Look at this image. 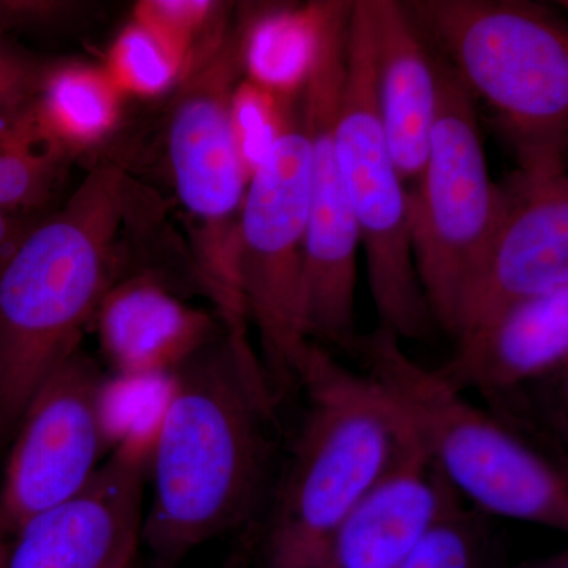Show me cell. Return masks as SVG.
I'll return each instance as SVG.
<instances>
[{
    "label": "cell",
    "instance_id": "cell-20",
    "mask_svg": "<svg viewBox=\"0 0 568 568\" xmlns=\"http://www.w3.org/2000/svg\"><path fill=\"white\" fill-rule=\"evenodd\" d=\"M174 373L104 375L99 388V420L108 450L125 452L148 462L162 428Z\"/></svg>",
    "mask_w": 568,
    "mask_h": 568
},
{
    "label": "cell",
    "instance_id": "cell-28",
    "mask_svg": "<svg viewBox=\"0 0 568 568\" xmlns=\"http://www.w3.org/2000/svg\"><path fill=\"white\" fill-rule=\"evenodd\" d=\"M7 562V548L3 547L2 540H0V568H6Z\"/></svg>",
    "mask_w": 568,
    "mask_h": 568
},
{
    "label": "cell",
    "instance_id": "cell-11",
    "mask_svg": "<svg viewBox=\"0 0 568 568\" xmlns=\"http://www.w3.org/2000/svg\"><path fill=\"white\" fill-rule=\"evenodd\" d=\"M518 170L503 190V211L480 271L467 287L452 336L504 310L568 284L566 145L518 144Z\"/></svg>",
    "mask_w": 568,
    "mask_h": 568
},
{
    "label": "cell",
    "instance_id": "cell-10",
    "mask_svg": "<svg viewBox=\"0 0 568 568\" xmlns=\"http://www.w3.org/2000/svg\"><path fill=\"white\" fill-rule=\"evenodd\" d=\"M308 193L310 145L297 99L293 122L250 179L235 260L246 323L256 327L276 399L298 387L310 345L302 323Z\"/></svg>",
    "mask_w": 568,
    "mask_h": 568
},
{
    "label": "cell",
    "instance_id": "cell-3",
    "mask_svg": "<svg viewBox=\"0 0 568 568\" xmlns=\"http://www.w3.org/2000/svg\"><path fill=\"white\" fill-rule=\"evenodd\" d=\"M298 387L306 410L276 496L267 568H317L332 534L409 432L372 376L349 372L313 343Z\"/></svg>",
    "mask_w": 568,
    "mask_h": 568
},
{
    "label": "cell",
    "instance_id": "cell-1",
    "mask_svg": "<svg viewBox=\"0 0 568 568\" xmlns=\"http://www.w3.org/2000/svg\"><path fill=\"white\" fill-rule=\"evenodd\" d=\"M275 403L248 332L222 325L175 369L141 528L156 559L178 562L253 514L272 457Z\"/></svg>",
    "mask_w": 568,
    "mask_h": 568
},
{
    "label": "cell",
    "instance_id": "cell-5",
    "mask_svg": "<svg viewBox=\"0 0 568 568\" xmlns=\"http://www.w3.org/2000/svg\"><path fill=\"white\" fill-rule=\"evenodd\" d=\"M248 18L250 11L235 18L183 78L166 132L171 182L197 278L220 323L237 332H248L235 260L250 175L235 142L231 100L245 77Z\"/></svg>",
    "mask_w": 568,
    "mask_h": 568
},
{
    "label": "cell",
    "instance_id": "cell-22",
    "mask_svg": "<svg viewBox=\"0 0 568 568\" xmlns=\"http://www.w3.org/2000/svg\"><path fill=\"white\" fill-rule=\"evenodd\" d=\"M102 69L122 97L153 99L183 80L173 55L134 20L112 41Z\"/></svg>",
    "mask_w": 568,
    "mask_h": 568
},
{
    "label": "cell",
    "instance_id": "cell-2",
    "mask_svg": "<svg viewBox=\"0 0 568 568\" xmlns=\"http://www.w3.org/2000/svg\"><path fill=\"white\" fill-rule=\"evenodd\" d=\"M155 213L142 183L103 163L14 246L0 267V428L18 425L37 388L80 353L104 295L123 278L126 246Z\"/></svg>",
    "mask_w": 568,
    "mask_h": 568
},
{
    "label": "cell",
    "instance_id": "cell-18",
    "mask_svg": "<svg viewBox=\"0 0 568 568\" xmlns=\"http://www.w3.org/2000/svg\"><path fill=\"white\" fill-rule=\"evenodd\" d=\"M122 100L102 67L69 62L48 67L29 110L40 129L71 155L114 132Z\"/></svg>",
    "mask_w": 568,
    "mask_h": 568
},
{
    "label": "cell",
    "instance_id": "cell-17",
    "mask_svg": "<svg viewBox=\"0 0 568 568\" xmlns=\"http://www.w3.org/2000/svg\"><path fill=\"white\" fill-rule=\"evenodd\" d=\"M93 325L112 373L121 375H170L220 331L207 312L145 274L119 280Z\"/></svg>",
    "mask_w": 568,
    "mask_h": 568
},
{
    "label": "cell",
    "instance_id": "cell-8",
    "mask_svg": "<svg viewBox=\"0 0 568 568\" xmlns=\"http://www.w3.org/2000/svg\"><path fill=\"white\" fill-rule=\"evenodd\" d=\"M436 63L435 126L424 173L409 192L410 244L433 321L452 334L499 223L503 190L489 175L474 97L446 63Z\"/></svg>",
    "mask_w": 568,
    "mask_h": 568
},
{
    "label": "cell",
    "instance_id": "cell-4",
    "mask_svg": "<svg viewBox=\"0 0 568 568\" xmlns=\"http://www.w3.org/2000/svg\"><path fill=\"white\" fill-rule=\"evenodd\" d=\"M410 435L448 484L485 514L568 529L566 470L510 425L474 406L435 369L424 368L377 327L355 345Z\"/></svg>",
    "mask_w": 568,
    "mask_h": 568
},
{
    "label": "cell",
    "instance_id": "cell-13",
    "mask_svg": "<svg viewBox=\"0 0 568 568\" xmlns=\"http://www.w3.org/2000/svg\"><path fill=\"white\" fill-rule=\"evenodd\" d=\"M148 462L111 452L91 480L14 534L6 568H130L141 541Z\"/></svg>",
    "mask_w": 568,
    "mask_h": 568
},
{
    "label": "cell",
    "instance_id": "cell-16",
    "mask_svg": "<svg viewBox=\"0 0 568 568\" xmlns=\"http://www.w3.org/2000/svg\"><path fill=\"white\" fill-rule=\"evenodd\" d=\"M377 112L403 183L424 173L435 126L436 55L398 0H368Z\"/></svg>",
    "mask_w": 568,
    "mask_h": 568
},
{
    "label": "cell",
    "instance_id": "cell-14",
    "mask_svg": "<svg viewBox=\"0 0 568 568\" xmlns=\"http://www.w3.org/2000/svg\"><path fill=\"white\" fill-rule=\"evenodd\" d=\"M458 503L462 496L407 432L386 473L332 534L317 568H398Z\"/></svg>",
    "mask_w": 568,
    "mask_h": 568
},
{
    "label": "cell",
    "instance_id": "cell-9",
    "mask_svg": "<svg viewBox=\"0 0 568 568\" xmlns=\"http://www.w3.org/2000/svg\"><path fill=\"white\" fill-rule=\"evenodd\" d=\"M351 2L306 7L308 59L298 114L310 145L302 323L310 336L353 349L357 250L361 244L335 153V123L345 84Z\"/></svg>",
    "mask_w": 568,
    "mask_h": 568
},
{
    "label": "cell",
    "instance_id": "cell-12",
    "mask_svg": "<svg viewBox=\"0 0 568 568\" xmlns=\"http://www.w3.org/2000/svg\"><path fill=\"white\" fill-rule=\"evenodd\" d=\"M103 373L74 354L32 395L0 484V530L24 523L80 491L100 466L106 443L99 420Z\"/></svg>",
    "mask_w": 568,
    "mask_h": 568
},
{
    "label": "cell",
    "instance_id": "cell-25",
    "mask_svg": "<svg viewBox=\"0 0 568 568\" xmlns=\"http://www.w3.org/2000/svg\"><path fill=\"white\" fill-rule=\"evenodd\" d=\"M48 65L0 39V114L31 102Z\"/></svg>",
    "mask_w": 568,
    "mask_h": 568
},
{
    "label": "cell",
    "instance_id": "cell-27",
    "mask_svg": "<svg viewBox=\"0 0 568 568\" xmlns=\"http://www.w3.org/2000/svg\"><path fill=\"white\" fill-rule=\"evenodd\" d=\"M517 568H568V551L560 549L555 555L545 556V558L529 560Z\"/></svg>",
    "mask_w": 568,
    "mask_h": 568
},
{
    "label": "cell",
    "instance_id": "cell-6",
    "mask_svg": "<svg viewBox=\"0 0 568 568\" xmlns=\"http://www.w3.org/2000/svg\"><path fill=\"white\" fill-rule=\"evenodd\" d=\"M429 48L496 111L514 144H566L568 33L551 10L517 0H407Z\"/></svg>",
    "mask_w": 568,
    "mask_h": 568
},
{
    "label": "cell",
    "instance_id": "cell-19",
    "mask_svg": "<svg viewBox=\"0 0 568 568\" xmlns=\"http://www.w3.org/2000/svg\"><path fill=\"white\" fill-rule=\"evenodd\" d=\"M70 159L33 119L29 103L0 114V212L17 215L43 203Z\"/></svg>",
    "mask_w": 568,
    "mask_h": 568
},
{
    "label": "cell",
    "instance_id": "cell-24",
    "mask_svg": "<svg viewBox=\"0 0 568 568\" xmlns=\"http://www.w3.org/2000/svg\"><path fill=\"white\" fill-rule=\"evenodd\" d=\"M487 559L484 523L458 503L398 568H487Z\"/></svg>",
    "mask_w": 568,
    "mask_h": 568
},
{
    "label": "cell",
    "instance_id": "cell-7",
    "mask_svg": "<svg viewBox=\"0 0 568 568\" xmlns=\"http://www.w3.org/2000/svg\"><path fill=\"white\" fill-rule=\"evenodd\" d=\"M335 153L365 248L379 327L425 339L435 327L414 264L409 192L399 178L377 112L368 0L351 2L345 84Z\"/></svg>",
    "mask_w": 568,
    "mask_h": 568
},
{
    "label": "cell",
    "instance_id": "cell-15",
    "mask_svg": "<svg viewBox=\"0 0 568 568\" xmlns=\"http://www.w3.org/2000/svg\"><path fill=\"white\" fill-rule=\"evenodd\" d=\"M568 362V284L504 310L459 335L457 351L435 369L448 386L489 398L551 379Z\"/></svg>",
    "mask_w": 568,
    "mask_h": 568
},
{
    "label": "cell",
    "instance_id": "cell-26",
    "mask_svg": "<svg viewBox=\"0 0 568 568\" xmlns=\"http://www.w3.org/2000/svg\"><path fill=\"white\" fill-rule=\"evenodd\" d=\"M28 231H24L17 215L0 212V267Z\"/></svg>",
    "mask_w": 568,
    "mask_h": 568
},
{
    "label": "cell",
    "instance_id": "cell-23",
    "mask_svg": "<svg viewBox=\"0 0 568 568\" xmlns=\"http://www.w3.org/2000/svg\"><path fill=\"white\" fill-rule=\"evenodd\" d=\"M297 93H282L242 78L231 100V121L239 153L250 179L272 145L293 122Z\"/></svg>",
    "mask_w": 568,
    "mask_h": 568
},
{
    "label": "cell",
    "instance_id": "cell-21",
    "mask_svg": "<svg viewBox=\"0 0 568 568\" xmlns=\"http://www.w3.org/2000/svg\"><path fill=\"white\" fill-rule=\"evenodd\" d=\"M308 14L304 10L250 11L245 77L282 93H297L308 59Z\"/></svg>",
    "mask_w": 568,
    "mask_h": 568
}]
</instances>
